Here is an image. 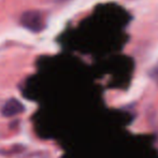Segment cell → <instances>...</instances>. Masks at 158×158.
<instances>
[{
    "mask_svg": "<svg viewBox=\"0 0 158 158\" xmlns=\"http://www.w3.org/2000/svg\"><path fill=\"white\" fill-rule=\"evenodd\" d=\"M56 2H66V1H69V0H55Z\"/></svg>",
    "mask_w": 158,
    "mask_h": 158,
    "instance_id": "cell-5",
    "label": "cell"
},
{
    "mask_svg": "<svg viewBox=\"0 0 158 158\" xmlns=\"http://www.w3.org/2000/svg\"><path fill=\"white\" fill-rule=\"evenodd\" d=\"M151 77L158 84V64L151 70Z\"/></svg>",
    "mask_w": 158,
    "mask_h": 158,
    "instance_id": "cell-4",
    "label": "cell"
},
{
    "mask_svg": "<svg viewBox=\"0 0 158 158\" xmlns=\"http://www.w3.org/2000/svg\"><path fill=\"white\" fill-rule=\"evenodd\" d=\"M25 110V106L19 100L12 98V99H9L6 103L3 104L1 109V113L3 116L6 117H12L15 115H19L21 113L24 112Z\"/></svg>",
    "mask_w": 158,
    "mask_h": 158,
    "instance_id": "cell-2",
    "label": "cell"
},
{
    "mask_svg": "<svg viewBox=\"0 0 158 158\" xmlns=\"http://www.w3.org/2000/svg\"><path fill=\"white\" fill-rule=\"evenodd\" d=\"M23 158H51L48 152L44 151H39V152H32L30 154H27Z\"/></svg>",
    "mask_w": 158,
    "mask_h": 158,
    "instance_id": "cell-3",
    "label": "cell"
},
{
    "mask_svg": "<svg viewBox=\"0 0 158 158\" xmlns=\"http://www.w3.org/2000/svg\"><path fill=\"white\" fill-rule=\"evenodd\" d=\"M21 24L26 29L32 32H40L45 27L43 15L40 11L37 10H29L24 12L21 16Z\"/></svg>",
    "mask_w": 158,
    "mask_h": 158,
    "instance_id": "cell-1",
    "label": "cell"
}]
</instances>
